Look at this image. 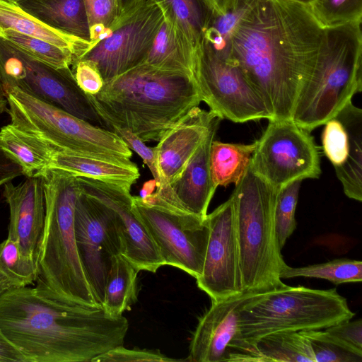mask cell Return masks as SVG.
<instances>
[{"instance_id":"obj_1","label":"cell","mask_w":362,"mask_h":362,"mask_svg":"<svg viewBox=\"0 0 362 362\" xmlns=\"http://www.w3.org/2000/svg\"><path fill=\"white\" fill-rule=\"evenodd\" d=\"M322 31L308 6L286 0H257L233 31L227 60L260 95L271 120L291 119Z\"/></svg>"},{"instance_id":"obj_2","label":"cell","mask_w":362,"mask_h":362,"mask_svg":"<svg viewBox=\"0 0 362 362\" xmlns=\"http://www.w3.org/2000/svg\"><path fill=\"white\" fill-rule=\"evenodd\" d=\"M128 328L123 315L68 305L35 286L0 296V329L29 362L92 361L123 345Z\"/></svg>"},{"instance_id":"obj_3","label":"cell","mask_w":362,"mask_h":362,"mask_svg":"<svg viewBox=\"0 0 362 362\" xmlns=\"http://www.w3.org/2000/svg\"><path fill=\"white\" fill-rule=\"evenodd\" d=\"M87 95L107 129H127L144 142L158 141L202 101L192 75L144 63Z\"/></svg>"},{"instance_id":"obj_4","label":"cell","mask_w":362,"mask_h":362,"mask_svg":"<svg viewBox=\"0 0 362 362\" xmlns=\"http://www.w3.org/2000/svg\"><path fill=\"white\" fill-rule=\"evenodd\" d=\"M41 177L45 218L35 287L47 297L68 305L102 308L94 297L76 245L74 214L81 192L76 177L49 169Z\"/></svg>"},{"instance_id":"obj_5","label":"cell","mask_w":362,"mask_h":362,"mask_svg":"<svg viewBox=\"0 0 362 362\" xmlns=\"http://www.w3.org/2000/svg\"><path fill=\"white\" fill-rule=\"evenodd\" d=\"M361 20L323 28L313 69L291 119L311 132L334 117L362 90Z\"/></svg>"},{"instance_id":"obj_6","label":"cell","mask_w":362,"mask_h":362,"mask_svg":"<svg viewBox=\"0 0 362 362\" xmlns=\"http://www.w3.org/2000/svg\"><path fill=\"white\" fill-rule=\"evenodd\" d=\"M278 190L248 168L231 194L243 291H264L284 285L280 274L287 264L274 221Z\"/></svg>"},{"instance_id":"obj_7","label":"cell","mask_w":362,"mask_h":362,"mask_svg":"<svg viewBox=\"0 0 362 362\" xmlns=\"http://www.w3.org/2000/svg\"><path fill=\"white\" fill-rule=\"evenodd\" d=\"M355 313L335 288L284 286L256 293L240 312L242 338L255 346L276 332L325 329L351 320Z\"/></svg>"},{"instance_id":"obj_8","label":"cell","mask_w":362,"mask_h":362,"mask_svg":"<svg viewBox=\"0 0 362 362\" xmlns=\"http://www.w3.org/2000/svg\"><path fill=\"white\" fill-rule=\"evenodd\" d=\"M11 124L58 150L99 157L130 158L115 132L95 126L12 86L4 87Z\"/></svg>"},{"instance_id":"obj_9","label":"cell","mask_w":362,"mask_h":362,"mask_svg":"<svg viewBox=\"0 0 362 362\" xmlns=\"http://www.w3.org/2000/svg\"><path fill=\"white\" fill-rule=\"evenodd\" d=\"M133 208L156 245L164 265L199 278L209 236L206 217L173 206L155 192L133 196Z\"/></svg>"},{"instance_id":"obj_10","label":"cell","mask_w":362,"mask_h":362,"mask_svg":"<svg viewBox=\"0 0 362 362\" xmlns=\"http://www.w3.org/2000/svg\"><path fill=\"white\" fill-rule=\"evenodd\" d=\"M0 80L95 126L106 128L71 68L52 66L0 37Z\"/></svg>"},{"instance_id":"obj_11","label":"cell","mask_w":362,"mask_h":362,"mask_svg":"<svg viewBox=\"0 0 362 362\" xmlns=\"http://www.w3.org/2000/svg\"><path fill=\"white\" fill-rule=\"evenodd\" d=\"M310 132L291 119L269 120L256 141L250 170L278 189L297 180L319 178L320 151Z\"/></svg>"},{"instance_id":"obj_12","label":"cell","mask_w":362,"mask_h":362,"mask_svg":"<svg viewBox=\"0 0 362 362\" xmlns=\"http://www.w3.org/2000/svg\"><path fill=\"white\" fill-rule=\"evenodd\" d=\"M192 74L202 100L222 119L235 123L272 119L263 99L242 71L204 40L196 51Z\"/></svg>"},{"instance_id":"obj_13","label":"cell","mask_w":362,"mask_h":362,"mask_svg":"<svg viewBox=\"0 0 362 362\" xmlns=\"http://www.w3.org/2000/svg\"><path fill=\"white\" fill-rule=\"evenodd\" d=\"M74 228L83 268L102 308L112 258L123 252L118 217L110 208L81 189L75 206Z\"/></svg>"},{"instance_id":"obj_14","label":"cell","mask_w":362,"mask_h":362,"mask_svg":"<svg viewBox=\"0 0 362 362\" xmlns=\"http://www.w3.org/2000/svg\"><path fill=\"white\" fill-rule=\"evenodd\" d=\"M163 20L160 6L146 1L79 59L94 63L105 83L144 62Z\"/></svg>"},{"instance_id":"obj_15","label":"cell","mask_w":362,"mask_h":362,"mask_svg":"<svg viewBox=\"0 0 362 362\" xmlns=\"http://www.w3.org/2000/svg\"><path fill=\"white\" fill-rule=\"evenodd\" d=\"M257 292L243 291L211 302L199 319L187 361L262 362L256 346L242 338L239 321L241 308Z\"/></svg>"},{"instance_id":"obj_16","label":"cell","mask_w":362,"mask_h":362,"mask_svg":"<svg viewBox=\"0 0 362 362\" xmlns=\"http://www.w3.org/2000/svg\"><path fill=\"white\" fill-rule=\"evenodd\" d=\"M209 236L197 286L211 302L243 292L233 197L207 214Z\"/></svg>"},{"instance_id":"obj_17","label":"cell","mask_w":362,"mask_h":362,"mask_svg":"<svg viewBox=\"0 0 362 362\" xmlns=\"http://www.w3.org/2000/svg\"><path fill=\"white\" fill-rule=\"evenodd\" d=\"M76 177L81 191L110 208L117 216L123 243L122 255L139 271L155 273L163 259L154 241L133 208L132 185Z\"/></svg>"},{"instance_id":"obj_18","label":"cell","mask_w":362,"mask_h":362,"mask_svg":"<svg viewBox=\"0 0 362 362\" xmlns=\"http://www.w3.org/2000/svg\"><path fill=\"white\" fill-rule=\"evenodd\" d=\"M3 194L9 208L8 238L36 262L45 218L42 179L27 177L17 185L7 182Z\"/></svg>"},{"instance_id":"obj_19","label":"cell","mask_w":362,"mask_h":362,"mask_svg":"<svg viewBox=\"0 0 362 362\" xmlns=\"http://www.w3.org/2000/svg\"><path fill=\"white\" fill-rule=\"evenodd\" d=\"M218 119L221 118L211 110L198 106L160 137L153 148L160 175L170 185L180 177Z\"/></svg>"},{"instance_id":"obj_20","label":"cell","mask_w":362,"mask_h":362,"mask_svg":"<svg viewBox=\"0 0 362 362\" xmlns=\"http://www.w3.org/2000/svg\"><path fill=\"white\" fill-rule=\"evenodd\" d=\"M221 119L212 125L208 135L189 160L180 177L171 185L182 204L192 214L206 218L217 188L211 172V146Z\"/></svg>"},{"instance_id":"obj_21","label":"cell","mask_w":362,"mask_h":362,"mask_svg":"<svg viewBox=\"0 0 362 362\" xmlns=\"http://www.w3.org/2000/svg\"><path fill=\"white\" fill-rule=\"evenodd\" d=\"M50 169H58L77 177L134 185L139 169L130 158L99 157L56 149Z\"/></svg>"},{"instance_id":"obj_22","label":"cell","mask_w":362,"mask_h":362,"mask_svg":"<svg viewBox=\"0 0 362 362\" xmlns=\"http://www.w3.org/2000/svg\"><path fill=\"white\" fill-rule=\"evenodd\" d=\"M15 3L45 24L92 43L84 0H18Z\"/></svg>"},{"instance_id":"obj_23","label":"cell","mask_w":362,"mask_h":362,"mask_svg":"<svg viewBox=\"0 0 362 362\" xmlns=\"http://www.w3.org/2000/svg\"><path fill=\"white\" fill-rule=\"evenodd\" d=\"M6 29L50 42L73 54L76 62L92 46V43L45 24L15 2L0 0V32Z\"/></svg>"},{"instance_id":"obj_24","label":"cell","mask_w":362,"mask_h":362,"mask_svg":"<svg viewBox=\"0 0 362 362\" xmlns=\"http://www.w3.org/2000/svg\"><path fill=\"white\" fill-rule=\"evenodd\" d=\"M1 146L21 165L27 177H42L49 169L55 147L11 123L0 130Z\"/></svg>"},{"instance_id":"obj_25","label":"cell","mask_w":362,"mask_h":362,"mask_svg":"<svg viewBox=\"0 0 362 362\" xmlns=\"http://www.w3.org/2000/svg\"><path fill=\"white\" fill-rule=\"evenodd\" d=\"M158 4L176 26L194 53L203 42L211 19V0H146Z\"/></svg>"},{"instance_id":"obj_26","label":"cell","mask_w":362,"mask_h":362,"mask_svg":"<svg viewBox=\"0 0 362 362\" xmlns=\"http://www.w3.org/2000/svg\"><path fill=\"white\" fill-rule=\"evenodd\" d=\"M194 55V52L175 24L164 16L163 23L144 63L192 76Z\"/></svg>"},{"instance_id":"obj_27","label":"cell","mask_w":362,"mask_h":362,"mask_svg":"<svg viewBox=\"0 0 362 362\" xmlns=\"http://www.w3.org/2000/svg\"><path fill=\"white\" fill-rule=\"evenodd\" d=\"M335 117L345 125L350 145L346 160L335 169L346 197L362 201V110L349 103Z\"/></svg>"},{"instance_id":"obj_28","label":"cell","mask_w":362,"mask_h":362,"mask_svg":"<svg viewBox=\"0 0 362 362\" xmlns=\"http://www.w3.org/2000/svg\"><path fill=\"white\" fill-rule=\"evenodd\" d=\"M139 271L121 254L113 257L102 308L115 317L122 315L137 300Z\"/></svg>"},{"instance_id":"obj_29","label":"cell","mask_w":362,"mask_h":362,"mask_svg":"<svg viewBox=\"0 0 362 362\" xmlns=\"http://www.w3.org/2000/svg\"><path fill=\"white\" fill-rule=\"evenodd\" d=\"M256 141L251 144L224 143L214 140L210 152V166L214 185H236L247 170Z\"/></svg>"},{"instance_id":"obj_30","label":"cell","mask_w":362,"mask_h":362,"mask_svg":"<svg viewBox=\"0 0 362 362\" xmlns=\"http://www.w3.org/2000/svg\"><path fill=\"white\" fill-rule=\"evenodd\" d=\"M257 0H216L204 41L219 57L227 59L228 42L235 28Z\"/></svg>"},{"instance_id":"obj_31","label":"cell","mask_w":362,"mask_h":362,"mask_svg":"<svg viewBox=\"0 0 362 362\" xmlns=\"http://www.w3.org/2000/svg\"><path fill=\"white\" fill-rule=\"evenodd\" d=\"M262 362H315L308 340L300 332L281 331L255 342Z\"/></svg>"},{"instance_id":"obj_32","label":"cell","mask_w":362,"mask_h":362,"mask_svg":"<svg viewBox=\"0 0 362 362\" xmlns=\"http://www.w3.org/2000/svg\"><path fill=\"white\" fill-rule=\"evenodd\" d=\"M315 278L327 280L335 285L362 281V262L349 259H337L327 262L300 267L287 265L280 278Z\"/></svg>"},{"instance_id":"obj_33","label":"cell","mask_w":362,"mask_h":362,"mask_svg":"<svg viewBox=\"0 0 362 362\" xmlns=\"http://www.w3.org/2000/svg\"><path fill=\"white\" fill-rule=\"evenodd\" d=\"M0 37L32 57L56 68H70L76 62L73 54L45 40L11 29L0 32Z\"/></svg>"},{"instance_id":"obj_34","label":"cell","mask_w":362,"mask_h":362,"mask_svg":"<svg viewBox=\"0 0 362 362\" xmlns=\"http://www.w3.org/2000/svg\"><path fill=\"white\" fill-rule=\"evenodd\" d=\"M308 340L315 362H361L362 351L354 349L325 329L300 332Z\"/></svg>"},{"instance_id":"obj_35","label":"cell","mask_w":362,"mask_h":362,"mask_svg":"<svg viewBox=\"0 0 362 362\" xmlns=\"http://www.w3.org/2000/svg\"><path fill=\"white\" fill-rule=\"evenodd\" d=\"M0 272L16 287L28 286L36 281V262L24 256L16 243L7 238L0 243Z\"/></svg>"},{"instance_id":"obj_36","label":"cell","mask_w":362,"mask_h":362,"mask_svg":"<svg viewBox=\"0 0 362 362\" xmlns=\"http://www.w3.org/2000/svg\"><path fill=\"white\" fill-rule=\"evenodd\" d=\"M301 182L293 181L279 188L277 192L274 221L276 239L281 250L296 228V209Z\"/></svg>"},{"instance_id":"obj_37","label":"cell","mask_w":362,"mask_h":362,"mask_svg":"<svg viewBox=\"0 0 362 362\" xmlns=\"http://www.w3.org/2000/svg\"><path fill=\"white\" fill-rule=\"evenodd\" d=\"M310 10L323 28L361 20L362 0H314Z\"/></svg>"},{"instance_id":"obj_38","label":"cell","mask_w":362,"mask_h":362,"mask_svg":"<svg viewBox=\"0 0 362 362\" xmlns=\"http://www.w3.org/2000/svg\"><path fill=\"white\" fill-rule=\"evenodd\" d=\"M112 132L117 134L129 148L135 151L148 166L156 183L155 193L171 205L185 208L175 195L170 185L160 175L154 148L146 146L144 141L127 129L115 128Z\"/></svg>"},{"instance_id":"obj_39","label":"cell","mask_w":362,"mask_h":362,"mask_svg":"<svg viewBox=\"0 0 362 362\" xmlns=\"http://www.w3.org/2000/svg\"><path fill=\"white\" fill-rule=\"evenodd\" d=\"M325 124L322 135L323 151L335 170L347 159L349 134L344 124L337 117L330 119Z\"/></svg>"},{"instance_id":"obj_40","label":"cell","mask_w":362,"mask_h":362,"mask_svg":"<svg viewBox=\"0 0 362 362\" xmlns=\"http://www.w3.org/2000/svg\"><path fill=\"white\" fill-rule=\"evenodd\" d=\"M89 20L92 45L106 36L118 17L117 0H84Z\"/></svg>"},{"instance_id":"obj_41","label":"cell","mask_w":362,"mask_h":362,"mask_svg":"<svg viewBox=\"0 0 362 362\" xmlns=\"http://www.w3.org/2000/svg\"><path fill=\"white\" fill-rule=\"evenodd\" d=\"M168 362L177 361V359L167 357L158 351L134 349H129L118 346L96 356L92 362Z\"/></svg>"},{"instance_id":"obj_42","label":"cell","mask_w":362,"mask_h":362,"mask_svg":"<svg viewBox=\"0 0 362 362\" xmlns=\"http://www.w3.org/2000/svg\"><path fill=\"white\" fill-rule=\"evenodd\" d=\"M72 66L76 81L86 94L95 95L102 89L105 82L94 63L78 59Z\"/></svg>"},{"instance_id":"obj_43","label":"cell","mask_w":362,"mask_h":362,"mask_svg":"<svg viewBox=\"0 0 362 362\" xmlns=\"http://www.w3.org/2000/svg\"><path fill=\"white\" fill-rule=\"evenodd\" d=\"M344 344L362 351V320H348L325 329Z\"/></svg>"},{"instance_id":"obj_44","label":"cell","mask_w":362,"mask_h":362,"mask_svg":"<svg viewBox=\"0 0 362 362\" xmlns=\"http://www.w3.org/2000/svg\"><path fill=\"white\" fill-rule=\"evenodd\" d=\"M23 175L21 165L0 145V186Z\"/></svg>"},{"instance_id":"obj_45","label":"cell","mask_w":362,"mask_h":362,"mask_svg":"<svg viewBox=\"0 0 362 362\" xmlns=\"http://www.w3.org/2000/svg\"><path fill=\"white\" fill-rule=\"evenodd\" d=\"M0 362H29L25 355L4 336L1 329Z\"/></svg>"},{"instance_id":"obj_46","label":"cell","mask_w":362,"mask_h":362,"mask_svg":"<svg viewBox=\"0 0 362 362\" xmlns=\"http://www.w3.org/2000/svg\"><path fill=\"white\" fill-rule=\"evenodd\" d=\"M146 1V0H117L118 17L113 27L141 6Z\"/></svg>"},{"instance_id":"obj_47","label":"cell","mask_w":362,"mask_h":362,"mask_svg":"<svg viewBox=\"0 0 362 362\" xmlns=\"http://www.w3.org/2000/svg\"><path fill=\"white\" fill-rule=\"evenodd\" d=\"M13 288H16V286L13 282L0 272V296Z\"/></svg>"},{"instance_id":"obj_48","label":"cell","mask_w":362,"mask_h":362,"mask_svg":"<svg viewBox=\"0 0 362 362\" xmlns=\"http://www.w3.org/2000/svg\"><path fill=\"white\" fill-rule=\"evenodd\" d=\"M8 110V102L6 96L0 80V115L7 111Z\"/></svg>"},{"instance_id":"obj_49","label":"cell","mask_w":362,"mask_h":362,"mask_svg":"<svg viewBox=\"0 0 362 362\" xmlns=\"http://www.w3.org/2000/svg\"><path fill=\"white\" fill-rule=\"evenodd\" d=\"M286 1L298 3V4L309 6L313 3V1L314 0H286Z\"/></svg>"},{"instance_id":"obj_50","label":"cell","mask_w":362,"mask_h":362,"mask_svg":"<svg viewBox=\"0 0 362 362\" xmlns=\"http://www.w3.org/2000/svg\"><path fill=\"white\" fill-rule=\"evenodd\" d=\"M7 1H10L16 2V1H18V0H7Z\"/></svg>"},{"instance_id":"obj_51","label":"cell","mask_w":362,"mask_h":362,"mask_svg":"<svg viewBox=\"0 0 362 362\" xmlns=\"http://www.w3.org/2000/svg\"><path fill=\"white\" fill-rule=\"evenodd\" d=\"M211 1H212V2H213V3H214V4L215 1H216V0H211Z\"/></svg>"}]
</instances>
